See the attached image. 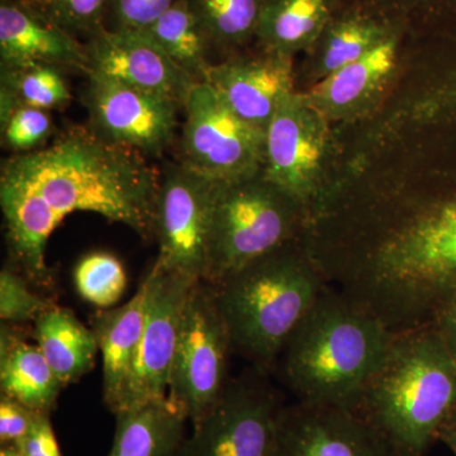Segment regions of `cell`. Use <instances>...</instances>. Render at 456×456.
I'll use <instances>...</instances> for the list:
<instances>
[{
	"label": "cell",
	"mask_w": 456,
	"mask_h": 456,
	"mask_svg": "<svg viewBox=\"0 0 456 456\" xmlns=\"http://www.w3.org/2000/svg\"><path fill=\"white\" fill-rule=\"evenodd\" d=\"M160 173L146 156L74 127L49 146L3 163L0 206L12 259L28 281L49 285L50 236L68 216L92 212L154 236Z\"/></svg>",
	"instance_id": "1"
},
{
	"label": "cell",
	"mask_w": 456,
	"mask_h": 456,
	"mask_svg": "<svg viewBox=\"0 0 456 456\" xmlns=\"http://www.w3.org/2000/svg\"><path fill=\"white\" fill-rule=\"evenodd\" d=\"M395 336L374 312L325 284L281 351L285 382L301 402L358 410Z\"/></svg>",
	"instance_id": "2"
},
{
	"label": "cell",
	"mask_w": 456,
	"mask_h": 456,
	"mask_svg": "<svg viewBox=\"0 0 456 456\" xmlns=\"http://www.w3.org/2000/svg\"><path fill=\"white\" fill-rule=\"evenodd\" d=\"M456 407V364L431 325L399 332L358 410L398 456H424Z\"/></svg>",
	"instance_id": "3"
},
{
	"label": "cell",
	"mask_w": 456,
	"mask_h": 456,
	"mask_svg": "<svg viewBox=\"0 0 456 456\" xmlns=\"http://www.w3.org/2000/svg\"><path fill=\"white\" fill-rule=\"evenodd\" d=\"M212 287L232 349L264 368L281 355L325 281L310 259L284 246Z\"/></svg>",
	"instance_id": "4"
},
{
	"label": "cell",
	"mask_w": 456,
	"mask_h": 456,
	"mask_svg": "<svg viewBox=\"0 0 456 456\" xmlns=\"http://www.w3.org/2000/svg\"><path fill=\"white\" fill-rule=\"evenodd\" d=\"M303 208L263 173L222 184L213 215L208 268L215 285L287 246Z\"/></svg>",
	"instance_id": "5"
},
{
	"label": "cell",
	"mask_w": 456,
	"mask_h": 456,
	"mask_svg": "<svg viewBox=\"0 0 456 456\" xmlns=\"http://www.w3.org/2000/svg\"><path fill=\"white\" fill-rule=\"evenodd\" d=\"M231 349L215 288L207 281H197L183 311L167 387V397L191 424L208 413L226 388Z\"/></svg>",
	"instance_id": "6"
},
{
	"label": "cell",
	"mask_w": 456,
	"mask_h": 456,
	"mask_svg": "<svg viewBox=\"0 0 456 456\" xmlns=\"http://www.w3.org/2000/svg\"><path fill=\"white\" fill-rule=\"evenodd\" d=\"M183 110L179 163L224 184L260 173L265 132L240 118L208 83L194 84Z\"/></svg>",
	"instance_id": "7"
},
{
	"label": "cell",
	"mask_w": 456,
	"mask_h": 456,
	"mask_svg": "<svg viewBox=\"0 0 456 456\" xmlns=\"http://www.w3.org/2000/svg\"><path fill=\"white\" fill-rule=\"evenodd\" d=\"M330 122L307 93L294 92L281 102L265 131L261 173L303 211L323 202L331 158Z\"/></svg>",
	"instance_id": "8"
},
{
	"label": "cell",
	"mask_w": 456,
	"mask_h": 456,
	"mask_svg": "<svg viewBox=\"0 0 456 456\" xmlns=\"http://www.w3.org/2000/svg\"><path fill=\"white\" fill-rule=\"evenodd\" d=\"M222 184L179 161L165 167L155 207L156 266L204 281L213 215Z\"/></svg>",
	"instance_id": "9"
},
{
	"label": "cell",
	"mask_w": 456,
	"mask_h": 456,
	"mask_svg": "<svg viewBox=\"0 0 456 456\" xmlns=\"http://www.w3.org/2000/svg\"><path fill=\"white\" fill-rule=\"evenodd\" d=\"M283 406L259 378L227 383L179 456H274Z\"/></svg>",
	"instance_id": "10"
},
{
	"label": "cell",
	"mask_w": 456,
	"mask_h": 456,
	"mask_svg": "<svg viewBox=\"0 0 456 456\" xmlns=\"http://www.w3.org/2000/svg\"><path fill=\"white\" fill-rule=\"evenodd\" d=\"M84 104L89 128L114 145L146 155H160L171 145L178 127L179 104L132 88L97 73L86 74Z\"/></svg>",
	"instance_id": "11"
},
{
	"label": "cell",
	"mask_w": 456,
	"mask_h": 456,
	"mask_svg": "<svg viewBox=\"0 0 456 456\" xmlns=\"http://www.w3.org/2000/svg\"><path fill=\"white\" fill-rule=\"evenodd\" d=\"M145 281V322L121 406L116 413L167 397L183 311L191 287L197 283L155 264Z\"/></svg>",
	"instance_id": "12"
},
{
	"label": "cell",
	"mask_w": 456,
	"mask_h": 456,
	"mask_svg": "<svg viewBox=\"0 0 456 456\" xmlns=\"http://www.w3.org/2000/svg\"><path fill=\"white\" fill-rule=\"evenodd\" d=\"M274 456H398L359 411L301 402L283 407Z\"/></svg>",
	"instance_id": "13"
},
{
	"label": "cell",
	"mask_w": 456,
	"mask_h": 456,
	"mask_svg": "<svg viewBox=\"0 0 456 456\" xmlns=\"http://www.w3.org/2000/svg\"><path fill=\"white\" fill-rule=\"evenodd\" d=\"M86 75H106L182 108L197 84L142 32L103 29L86 42Z\"/></svg>",
	"instance_id": "14"
},
{
	"label": "cell",
	"mask_w": 456,
	"mask_h": 456,
	"mask_svg": "<svg viewBox=\"0 0 456 456\" xmlns=\"http://www.w3.org/2000/svg\"><path fill=\"white\" fill-rule=\"evenodd\" d=\"M204 82L240 118L265 132L281 102L296 92L293 57L263 49L232 53L215 62Z\"/></svg>",
	"instance_id": "15"
},
{
	"label": "cell",
	"mask_w": 456,
	"mask_h": 456,
	"mask_svg": "<svg viewBox=\"0 0 456 456\" xmlns=\"http://www.w3.org/2000/svg\"><path fill=\"white\" fill-rule=\"evenodd\" d=\"M0 64L49 65L86 74V44L20 0H0Z\"/></svg>",
	"instance_id": "16"
},
{
	"label": "cell",
	"mask_w": 456,
	"mask_h": 456,
	"mask_svg": "<svg viewBox=\"0 0 456 456\" xmlns=\"http://www.w3.org/2000/svg\"><path fill=\"white\" fill-rule=\"evenodd\" d=\"M401 31L362 59L322 77L307 95L330 121L362 110L382 90L397 66Z\"/></svg>",
	"instance_id": "17"
},
{
	"label": "cell",
	"mask_w": 456,
	"mask_h": 456,
	"mask_svg": "<svg viewBox=\"0 0 456 456\" xmlns=\"http://www.w3.org/2000/svg\"><path fill=\"white\" fill-rule=\"evenodd\" d=\"M147 302L146 281L130 301L119 307L101 310L92 317L103 362V395L110 412L121 406L132 365L139 347Z\"/></svg>",
	"instance_id": "18"
},
{
	"label": "cell",
	"mask_w": 456,
	"mask_h": 456,
	"mask_svg": "<svg viewBox=\"0 0 456 456\" xmlns=\"http://www.w3.org/2000/svg\"><path fill=\"white\" fill-rule=\"evenodd\" d=\"M0 388L3 395L38 413H50L64 388L40 347L5 322L0 330Z\"/></svg>",
	"instance_id": "19"
},
{
	"label": "cell",
	"mask_w": 456,
	"mask_h": 456,
	"mask_svg": "<svg viewBox=\"0 0 456 456\" xmlns=\"http://www.w3.org/2000/svg\"><path fill=\"white\" fill-rule=\"evenodd\" d=\"M110 456H179L187 416L169 397L116 413Z\"/></svg>",
	"instance_id": "20"
},
{
	"label": "cell",
	"mask_w": 456,
	"mask_h": 456,
	"mask_svg": "<svg viewBox=\"0 0 456 456\" xmlns=\"http://www.w3.org/2000/svg\"><path fill=\"white\" fill-rule=\"evenodd\" d=\"M336 12V0H265L255 40L260 49L293 57L316 45Z\"/></svg>",
	"instance_id": "21"
},
{
	"label": "cell",
	"mask_w": 456,
	"mask_h": 456,
	"mask_svg": "<svg viewBox=\"0 0 456 456\" xmlns=\"http://www.w3.org/2000/svg\"><path fill=\"white\" fill-rule=\"evenodd\" d=\"M36 345L62 387L92 370L99 353L97 338L69 308L53 305L35 321Z\"/></svg>",
	"instance_id": "22"
},
{
	"label": "cell",
	"mask_w": 456,
	"mask_h": 456,
	"mask_svg": "<svg viewBox=\"0 0 456 456\" xmlns=\"http://www.w3.org/2000/svg\"><path fill=\"white\" fill-rule=\"evenodd\" d=\"M397 31L401 28L362 9L336 12L312 47L316 49L318 77L322 79L362 59Z\"/></svg>",
	"instance_id": "23"
},
{
	"label": "cell",
	"mask_w": 456,
	"mask_h": 456,
	"mask_svg": "<svg viewBox=\"0 0 456 456\" xmlns=\"http://www.w3.org/2000/svg\"><path fill=\"white\" fill-rule=\"evenodd\" d=\"M141 32L197 83L204 82L207 71L215 64L209 57L213 51L211 42L184 0L176 2Z\"/></svg>",
	"instance_id": "24"
},
{
	"label": "cell",
	"mask_w": 456,
	"mask_h": 456,
	"mask_svg": "<svg viewBox=\"0 0 456 456\" xmlns=\"http://www.w3.org/2000/svg\"><path fill=\"white\" fill-rule=\"evenodd\" d=\"M213 51L239 53L255 40L265 0H184Z\"/></svg>",
	"instance_id": "25"
},
{
	"label": "cell",
	"mask_w": 456,
	"mask_h": 456,
	"mask_svg": "<svg viewBox=\"0 0 456 456\" xmlns=\"http://www.w3.org/2000/svg\"><path fill=\"white\" fill-rule=\"evenodd\" d=\"M0 94L7 95L17 107L51 110L70 103L71 93L64 70L49 65L2 68Z\"/></svg>",
	"instance_id": "26"
},
{
	"label": "cell",
	"mask_w": 456,
	"mask_h": 456,
	"mask_svg": "<svg viewBox=\"0 0 456 456\" xmlns=\"http://www.w3.org/2000/svg\"><path fill=\"white\" fill-rule=\"evenodd\" d=\"M74 283L84 301L101 310H110L125 294L127 274L114 255L97 251L77 264Z\"/></svg>",
	"instance_id": "27"
},
{
	"label": "cell",
	"mask_w": 456,
	"mask_h": 456,
	"mask_svg": "<svg viewBox=\"0 0 456 456\" xmlns=\"http://www.w3.org/2000/svg\"><path fill=\"white\" fill-rule=\"evenodd\" d=\"M42 17L84 42L103 31L108 0H20Z\"/></svg>",
	"instance_id": "28"
},
{
	"label": "cell",
	"mask_w": 456,
	"mask_h": 456,
	"mask_svg": "<svg viewBox=\"0 0 456 456\" xmlns=\"http://www.w3.org/2000/svg\"><path fill=\"white\" fill-rule=\"evenodd\" d=\"M53 302L33 293L25 275L13 268L0 272V318L3 322L20 325L35 322L44 312L53 307Z\"/></svg>",
	"instance_id": "29"
},
{
	"label": "cell",
	"mask_w": 456,
	"mask_h": 456,
	"mask_svg": "<svg viewBox=\"0 0 456 456\" xmlns=\"http://www.w3.org/2000/svg\"><path fill=\"white\" fill-rule=\"evenodd\" d=\"M5 146L16 154L35 151L49 139L53 132V119L49 110L20 106L0 122Z\"/></svg>",
	"instance_id": "30"
},
{
	"label": "cell",
	"mask_w": 456,
	"mask_h": 456,
	"mask_svg": "<svg viewBox=\"0 0 456 456\" xmlns=\"http://www.w3.org/2000/svg\"><path fill=\"white\" fill-rule=\"evenodd\" d=\"M350 2L353 3V8L362 9L382 18L387 22H388V14L391 13H415L425 22L452 23L456 33V0H350Z\"/></svg>",
	"instance_id": "31"
},
{
	"label": "cell",
	"mask_w": 456,
	"mask_h": 456,
	"mask_svg": "<svg viewBox=\"0 0 456 456\" xmlns=\"http://www.w3.org/2000/svg\"><path fill=\"white\" fill-rule=\"evenodd\" d=\"M179 0H108L104 28L141 32Z\"/></svg>",
	"instance_id": "32"
},
{
	"label": "cell",
	"mask_w": 456,
	"mask_h": 456,
	"mask_svg": "<svg viewBox=\"0 0 456 456\" xmlns=\"http://www.w3.org/2000/svg\"><path fill=\"white\" fill-rule=\"evenodd\" d=\"M40 413L20 402L2 395L0 399V443L2 446L16 445L31 430Z\"/></svg>",
	"instance_id": "33"
},
{
	"label": "cell",
	"mask_w": 456,
	"mask_h": 456,
	"mask_svg": "<svg viewBox=\"0 0 456 456\" xmlns=\"http://www.w3.org/2000/svg\"><path fill=\"white\" fill-rule=\"evenodd\" d=\"M20 456H61L50 413H40L31 430L14 445Z\"/></svg>",
	"instance_id": "34"
},
{
	"label": "cell",
	"mask_w": 456,
	"mask_h": 456,
	"mask_svg": "<svg viewBox=\"0 0 456 456\" xmlns=\"http://www.w3.org/2000/svg\"><path fill=\"white\" fill-rule=\"evenodd\" d=\"M430 325L436 330L456 364V294L441 305Z\"/></svg>",
	"instance_id": "35"
},
{
	"label": "cell",
	"mask_w": 456,
	"mask_h": 456,
	"mask_svg": "<svg viewBox=\"0 0 456 456\" xmlns=\"http://www.w3.org/2000/svg\"><path fill=\"white\" fill-rule=\"evenodd\" d=\"M439 439L443 440L456 456V407L441 428Z\"/></svg>",
	"instance_id": "36"
},
{
	"label": "cell",
	"mask_w": 456,
	"mask_h": 456,
	"mask_svg": "<svg viewBox=\"0 0 456 456\" xmlns=\"http://www.w3.org/2000/svg\"><path fill=\"white\" fill-rule=\"evenodd\" d=\"M0 456H20L17 449L12 445H4L0 449Z\"/></svg>",
	"instance_id": "37"
}]
</instances>
